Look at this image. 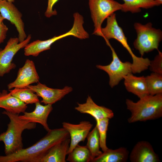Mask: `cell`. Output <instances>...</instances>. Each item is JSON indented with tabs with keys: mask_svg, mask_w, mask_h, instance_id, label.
Wrapping results in <instances>:
<instances>
[{
	"mask_svg": "<svg viewBox=\"0 0 162 162\" xmlns=\"http://www.w3.org/2000/svg\"><path fill=\"white\" fill-rule=\"evenodd\" d=\"M145 78L149 94L162 93V74L152 72Z\"/></svg>",
	"mask_w": 162,
	"mask_h": 162,
	"instance_id": "25",
	"label": "cell"
},
{
	"mask_svg": "<svg viewBox=\"0 0 162 162\" xmlns=\"http://www.w3.org/2000/svg\"><path fill=\"white\" fill-rule=\"evenodd\" d=\"M109 119L106 118L96 120L99 136L100 147L103 152L109 148L106 146V139Z\"/></svg>",
	"mask_w": 162,
	"mask_h": 162,
	"instance_id": "26",
	"label": "cell"
},
{
	"mask_svg": "<svg viewBox=\"0 0 162 162\" xmlns=\"http://www.w3.org/2000/svg\"><path fill=\"white\" fill-rule=\"evenodd\" d=\"M26 87L35 93L38 96L41 97L42 99L41 102L45 105H52L73 90L71 87L68 86L61 89L51 88L39 82L36 85H29Z\"/></svg>",
	"mask_w": 162,
	"mask_h": 162,
	"instance_id": "10",
	"label": "cell"
},
{
	"mask_svg": "<svg viewBox=\"0 0 162 162\" xmlns=\"http://www.w3.org/2000/svg\"><path fill=\"white\" fill-rule=\"evenodd\" d=\"M4 20V19L1 16V15L0 14V21H3V20Z\"/></svg>",
	"mask_w": 162,
	"mask_h": 162,
	"instance_id": "31",
	"label": "cell"
},
{
	"mask_svg": "<svg viewBox=\"0 0 162 162\" xmlns=\"http://www.w3.org/2000/svg\"><path fill=\"white\" fill-rule=\"evenodd\" d=\"M9 92L12 95L26 104L39 102L37 94L28 88H14L13 89H10Z\"/></svg>",
	"mask_w": 162,
	"mask_h": 162,
	"instance_id": "22",
	"label": "cell"
},
{
	"mask_svg": "<svg viewBox=\"0 0 162 162\" xmlns=\"http://www.w3.org/2000/svg\"><path fill=\"white\" fill-rule=\"evenodd\" d=\"M158 54L150 61L148 68L152 72L162 74V53L158 50Z\"/></svg>",
	"mask_w": 162,
	"mask_h": 162,
	"instance_id": "27",
	"label": "cell"
},
{
	"mask_svg": "<svg viewBox=\"0 0 162 162\" xmlns=\"http://www.w3.org/2000/svg\"><path fill=\"white\" fill-rule=\"evenodd\" d=\"M88 5L94 27L93 34L98 36L104 20L122 8V4L114 0H88Z\"/></svg>",
	"mask_w": 162,
	"mask_h": 162,
	"instance_id": "5",
	"label": "cell"
},
{
	"mask_svg": "<svg viewBox=\"0 0 162 162\" xmlns=\"http://www.w3.org/2000/svg\"><path fill=\"white\" fill-rule=\"evenodd\" d=\"M63 128L69 133L70 142L68 154L81 142H84L93 127L88 121H82L77 124L64 122Z\"/></svg>",
	"mask_w": 162,
	"mask_h": 162,
	"instance_id": "12",
	"label": "cell"
},
{
	"mask_svg": "<svg viewBox=\"0 0 162 162\" xmlns=\"http://www.w3.org/2000/svg\"><path fill=\"white\" fill-rule=\"evenodd\" d=\"M3 114L7 115L10 122L6 131L0 134V142L4 145L5 155L12 154L23 148L22 134L26 129H34L36 123L29 122L21 119L19 114L4 111Z\"/></svg>",
	"mask_w": 162,
	"mask_h": 162,
	"instance_id": "3",
	"label": "cell"
},
{
	"mask_svg": "<svg viewBox=\"0 0 162 162\" xmlns=\"http://www.w3.org/2000/svg\"><path fill=\"white\" fill-rule=\"evenodd\" d=\"M31 38L29 34L23 41L20 42L18 37L10 38L3 49L0 48V76L2 77L15 69L16 65L12 62L14 56L21 49L29 42Z\"/></svg>",
	"mask_w": 162,
	"mask_h": 162,
	"instance_id": "7",
	"label": "cell"
},
{
	"mask_svg": "<svg viewBox=\"0 0 162 162\" xmlns=\"http://www.w3.org/2000/svg\"><path fill=\"white\" fill-rule=\"evenodd\" d=\"M160 2L161 4H162V0H154Z\"/></svg>",
	"mask_w": 162,
	"mask_h": 162,
	"instance_id": "30",
	"label": "cell"
},
{
	"mask_svg": "<svg viewBox=\"0 0 162 162\" xmlns=\"http://www.w3.org/2000/svg\"><path fill=\"white\" fill-rule=\"evenodd\" d=\"M76 33L75 29L72 28L68 32L61 35L54 36L46 40H38L28 43L24 47V55L26 56H37L41 52L50 49L52 44L56 41L68 36L74 37Z\"/></svg>",
	"mask_w": 162,
	"mask_h": 162,
	"instance_id": "16",
	"label": "cell"
},
{
	"mask_svg": "<svg viewBox=\"0 0 162 162\" xmlns=\"http://www.w3.org/2000/svg\"><path fill=\"white\" fill-rule=\"evenodd\" d=\"M126 104L131 113L128 120L129 123L154 120L162 116V93L146 95L136 102L127 99Z\"/></svg>",
	"mask_w": 162,
	"mask_h": 162,
	"instance_id": "2",
	"label": "cell"
},
{
	"mask_svg": "<svg viewBox=\"0 0 162 162\" xmlns=\"http://www.w3.org/2000/svg\"><path fill=\"white\" fill-rule=\"evenodd\" d=\"M121 10L124 12H130L132 13L139 12L141 8L148 9L159 6L160 2L154 0H123Z\"/></svg>",
	"mask_w": 162,
	"mask_h": 162,
	"instance_id": "21",
	"label": "cell"
},
{
	"mask_svg": "<svg viewBox=\"0 0 162 162\" xmlns=\"http://www.w3.org/2000/svg\"><path fill=\"white\" fill-rule=\"evenodd\" d=\"M35 104V108L32 112H25L24 114L19 116L22 119L29 122L38 123L43 126L47 132L50 129L47 123L48 117L52 111V105L46 104L43 105L39 102Z\"/></svg>",
	"mask_w": 162,
	"mask_h": 162,
	"instance_id": "15",
	"label": "cell"
},
{
	"mask_svg": "<svg viewBox=\"0 0 162 162\" xmlns=\"http://www.w3.org/2000/svg\"><path fill=\"white\" fill-rule=\"evenodd\" d=\"M75 109L81 113L87 114L92 116L96 120L107 118L111 119L114 113L111 109L103 106L97 104L90 96H88L86 102L83 104L77 103Z\"/></svg>",
	"mask_w": 162,
	"mask_h": 162,
	"instance_id": "14",
	"label": "cell"
},
{
	"mask_svg": "<svg viewBox=\"0 0 162 162\" xmlns=\"http://www.w3.org/2000/svg\"><path fill=\"white\" fill-rule=\"evenodd\" d=\"M7 0V1H10V2H14V0Z\"/></svg>",
	"mask_w": 162,
	"mask_h": 162,
	"instance_id": "32",
	"label": "cell"
},
{
	"mask_svg": "<svg viewBox=\"0 0 162 162\" xmlns=\"http://www.w3.org/2000/svg\"><path fill=\"white\" fill-rule=\"evenodd\" d=\"M129 152L124 147L116 149L108 148L99 156L94 158L92 162H125L129 157Z\"/></svg>",
	"mask_w": 162,
	"mask_h": 162,
	"instance_id": "20",
	"label": "cell"
},
{
	"mask_svg": "<svg viewBox=\"0 0 162 162\" xmlns=\"http://www.w3.org/2000/svg\"><path fill=\"white\" fill-rule=\"evenodd\" d=\"M106 25L105 27L101 28L98 36L103 37L106 42L111 39H114L119 42L127 50L131 55L133 63L137 62L139 57L136 56L133 52L129 46L127 39L122 28L119 26L116 19V14L113 13L107 18Z\"/></svg>",
	"mask_w": 162,
	"mask_h": 162,
	"instance_id": "8",
	"label": "cell"
},
{
	"mask_svg": "<svg viewBox=\"0 0 162 162\" xmlns=\"http://www.w3.org/2000/svg\"><path fill=\"white\" fill-rule=\"evenodd\" d=\"M134 27L137 37L134 42V46L141 57L145 53L154 49L158 50L159 43L162 39L161 30L153 28L152 23L150 22L144 25L135 22Z\"/></svg>",
	"mask_w": 162,
	"mask_h": 162,
	"instance_id": "4",
	"label": "cell"
},
{
	"mask_svg": "<svg viewBox=\"0 0 162 162\" xmlns=\"http://www.w3.org/2000/svg\"><path fill=\"white\" fill-rule=\"evenodd\" d=\"M59 0H48L47 6L44 15L45 16L50 18L53 16L57 14V12L56 10L53 9L55 4Z\"/></svg>",
	"mask_w": 162,
	"mask_h": 162,
	"instance_id": "28",
	"label": "cell"
},
{
	"mask_svg": "<svg viewBox=\"0 0 162 162\" xmlns=\"http://www.w3.org/2000/svg\"><path fill=\"white\" fill-rule=\"evenodd\" d=\"M70 139L67 138L52 146L38 162H66Z\"/></svg>",
	"mask_w": 162,
	"mask_h": 162,
	"instance_id": "17",
	"label": "cell"
},
{
	"mask_svg": "<svg viewBox=\"0 0 162 162\" xmlns=\"http://www.w3.org/2000/svg\"><path fill=\"white\" fill-rule=\"evenodd\" d=\"M69 137L68 132L63 128L50 129L32 146L10 154L0 156V162H38L52 146Z\"/></svg>",
	"mask_w": 162,
	"mask_h": 162,
	"instance_id": "1",
	"label": "cell"
},
{
	"mask_svg": "<svg viewBox=\"0 0 162 162\" xmlns=\"http://www.w3.org/2000/svg\"><path fill=\"white\" fill-rule=\"evenodd\" d=\"M68 154L66 160L70 162H89L92 160L90 152L86 146L78 144Z\"/></svg>",
	"mask_w": 162,
	"mask_h": 162,
	"instance_id": "23",
	"label": "cell"
},
{
	"mask_svg": "<svg viewBox=\"0 0 162 162\" xmlns=\"http://www.w3.org/2000/svg\"><path fill=\"white\" fill-rule=\"evenodd\" d=\"M6 0H0V14L16 27L18 33L20 42L23 41L27 36L24 29V24L22 19V14L13 3Z\"/></svg>",
	"mask_w": 162,
	"mask_h": 162,
	"instance_id": "9",
	"label": "cell"
},
{
	"mask_svg": "<svg viewBox=\"0 0 162 162\" xmlns=\"http://www.w3.org/2000/svg\"><path fill=\"white\" fill-rule=\"evenodd\" d=\"M39 79L34 62L27 59L24 65L19 68L16 80L9 84L8 88L9 90L26 88L32 84L38 83Z\"/></svg>",
	"mask_w": 162,
	"mask_h": 162,
	"instance_id": "11",
	"label": "cell"
},
{
	"mask_svg": "<svg viewBox=\"0 0 162 162\" xmlns=\"http://www.w3.org/2000/svg\"><path fill=\"white\" fill-rule=\"evenodd\" d=\"M106 44L112 51V61L108 65H97L96 67L108 74L109 77V84L112 88L118 85L125 76L132 73L133 65L132 63L129 62H122L118 57L109 42H106Z\"/></svg>",
	"mask_w": 162,
	"mask_h": 162,
	"instance_id": "6",
	"label": "cell"
},
{
	"mask_svg": "<svg viewBox=\"0 0 162 162\" xmlns=\"http://www.w3.org/2000/svg\"><path fill=\"white\" fill-rule=\"evenodd\" d=\"M0 108L14 113L19 114L25 112L27 106L10 92L4 90L0 92Z\"/></svg>",
	"mask_w": 162,
	"mask_h": 162,
	"instance_id": "19",
	"label": "cell"
},
{
	"mask_svg": "<svg viewBox=\"0 0 162 162\" xmlns=\"http://www.w3.org/2000/svg\"><path fill=\"white\" fill-rule=\"evenodd\" d=\"M124 84L126 89L141 98L149 94L145 77L144 76H136L130 73L124 77Z\"/></svg>",
	"mask_w": 162,
	"mask_h": 162,
	"instance_id": "18",
	"label": "cell"
},
{
	"mask_svg": "<svg viewBox=\"0 0 162 162\" xmlns=\"http://www.w3.org/2000/svg\"><path fill=\"white\" fill-rule=\"evenodd\" d=\"M86 138L87 141L86 146L90 152L92 160L94 158L99 156L102 152L100 150L99 136L96 125L89 133Z\"/></svg>",
	"mask_w": 162,
	"mask_h": 162,
	"instance_id": "24",
	"label": "cell"
},
{
	"mask_svg": "<svg viewBox=\"0 0 162 162\" xmlns=\"http://www.w3.org/2000/svg\"><path fill=\"white\" fill-rule=\"evenodd\" d=\"M8 28L3 22L0 21V44L4 42L5 39Z\"/></svg>",
	"mask_w": 162,
	"mask_h": 162,
	"instance_id": "29",
	"label": "cell"
},
{
	"mask_svg": "<svg viewBox=\"0 0 162 162\" xmlns=\"http://www.w3.org/2000/svg\"><path fill=\"white\" fill-rule=\"evenodd\" d=\"M131 162L160 161L158 155L152 146L147 141L138 142L135 145L129 156Z\"/></svg>",
	"mask_w": 162,
	"mask_h": 162,
	"instance_id": "13",
	"label": "cell"
}]
</instances>
